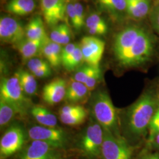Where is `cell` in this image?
Here are the masks:
<instances>
[{"instance_id":"cell-1","label":"cell","mask_w":159,"mask_h":159,"mask_svg":"<svg viewBox=\"0 0 159 159\" xmlns=\"http://www.w3.org/2000/svg\"><path fill=\"white\" fill-rule=\"evenodd\" d=\"M155 47L153 36L148 30L138 25H130L116 35L114 41V54L120 66L136 67L151 59Z\"/></svg>"},{"instance_id":"cell-2","label":"cell","mask_w":159,"mask_h":159,"mask_svg":"<svg viewBox=\"0 0 159 159\" xmlns=\"http://www.w3.org/2000/svg\"><path fill=\"white\" fill-rule=\"evenodd\" d=\"M159 106V93L153 89H148L126 109L120 120V127L123 137L129 142H138L147 136L148 127Z\"/></svg>"},{"instance_id":"cell-3","label":"cell","mask_w":159,"mask_h":159,"mask_svg":"<svg viewBox=\"0 0 159 159\" xmlns=\"http://www.w3.org/2000/svg\"><path fill=\"white\" fill-rule=\"evenodd\" d=\"M91 117L101 125L104 130L120 136V119L108 93L98 90L90 97Z\"/></svg>"},{"instance_id":"cell-4","label":"cell","mask_w":159,"mask_h":159,"mask_svg":"<svg viewBox=\"0 0 159 159\" xmlns=\"http://www.w3.org/2000/svg\"><path fill=\"white\" fill-rule=\"evenodd\" d=\"M104 130L93 118L77 138L74 147L78 154L85 159L101 158Z\"/></svg>"},{"instance_id":"cell-5","label":"cell","mask_w":159,"mask_h":159,"mask_svg":"<svg viewBox=\"0 0 159 159\" xmlns=\"http://www.w3.org/2000/svg\"><path fill=\"white\" fill-rule=\"evenodd\" d=\"M0 98L10 104L21 118L25 117L28 115L33 106L31 101L24 93L15 75L8 78H1Z\"/></svg>"},{"instance_id":"cell-6","label":"cell","mask_w":159,"mask_h":159,"mask_svg":"<svg viewBox=\"0 0 159 159\" xmlns=\"http://www.w3.org/2000/svg\"><path fill=\"white\" fill-rule=\"evenodd\" d=\"M27 130L30 140L45 142L63 150H66L71 142L70 133L58 125L48 127L35 125H30Z\"/></svg>"},{"instance_id":"cell-7","label":"cell","mask_w":159,"mask_h":159,"mask_svg":"<svg viewBox=\"0 0 159 159\" xmlns=\"http://www.w3.org/2000/svg\"><path fill=\"white\" fill-rule=\"evenodd\" d=\"M27 130L18 123H12L0 139V159H7L20 152L26 144Z\"/></svg>"},{"instance_id":"cell-8","label":"cell","mask_w":159,"mask_h":159,"mask_svg":"<svg viewBox=\"0 0 159 159\" xmlns=\"http://www.w3.org/2000/svg\"><path fill=\"white\" fill-rule=\"evenodd\" d=\"M134 149V147L123 136H116L104 130L102 159H133Z\"/></svg>"},{"instance_id":"cell-9","label":"cell","mask_w":159,"mask_h":159,"mask_svg":"<svg viewBox=\"0 0 159 159\" xmlns=\"http://www.w3.org/2000/svg\"><path fill=\"white\" fill-rule=\"evenodd\" d=\"M66 150L53 146L48 143L31 140L15 155L14 159H67Z\"/></svg>"},{"instance_id":"cell-10","label":"cell","mask_w":159,"mask_h":159,"mask_svg":"<svg viewBox=\"0 0 159 159\" xmlns=\"http://www.w3.org/2000/svg\"><path fill=\"white\" fill-rule=\"evenodd\" d=\"M69 0H40L42 14L45 23L51 28L67 21V6Z\"/></svg>"},{"instance_id":"cell-11","label":"cell","mask_w":159,"mask_h":159,"mask_svg":"<svg viewBox=\"0 0 159 159\" xmlns=\"http://www.w3.org/2000/svg\"><path fill=\"white\" fill-rule=\"evenodd\" d=\"M0 38L2 42L15 46L26 38L25 29L16 18L8 16L1 17Z\"/></svg>"},{"instance_id":"cell-12","label":"cell","mask_w":159,"mask_h":159,"mask_svg":"<svg viewBox=\"0 0 159 159\" xmlns=\"http://www.w3.org/2000/svg\"><path fill=\"white\" fill-rule=\"evenodd\" d=\"M84 62L88 65L99 66L105 49V43L95 36L83 37L80 43Z\"/></svg>"},{"instance_id":"cell-13","label":"cell","mask_w":159,"mask_h":159,"mask_svg":"<svg viewBox=\"0 0 159 159\" xmlns=\"http://www.w3.org/2000/svg\"><path fill=\"white\" fill-rule=\"evenodd\" d=\"M67 87V81L61 78L52 80L44 86L42 98L49 106H54L65 99Z\"/></svg>"},{"instance_id":"cell-14","label":"cell","mask_w":159,"mask_h":159,"mask_svg":"<svg viewBox=\"0 0 159 159\" xmlns=\"http://www.w3.org/2000/svg\"><path fill=\"white\" fill-rule=\"evenodd\" d=\"M90 93L85 84L72 79L67 84L65 100L68 103L82 105L90 98Z\"/></svg>"},{"instance_id":"cell-15","label":"cell","mask_w":159,"mask_h":159,"mask_svg":"<svg viewBox=\"0 0 159 159\" xmlns=\"http://www.w3.org/2000/svg\"><path fill=\"white\" fill-rule=\"evenodd\" d=\"M62 46L52 41L48 37L41 48V54L45 58L51 67L57 68L61 64Z\"/></svg>"},{"instance_id":"cell-16","label":"cell","mask_w":159,"mask_h":159,"mask_svg":"<svg viewBox=\"0 0 159 159\" xmlns=\"http://www.w3.org/2000/svg\"><path fill=\"white\" fill-rule=\"evenodd\" d=\"M47 39L44 40H31L25 38L14 47L23 60H29L35 57L39 53H41V48Z\"/></svg>"},{"instance_id":"cell-17","label":"cell","mask_w":159,"mask_h":159,"mask_svg":"<svg viewBox=\"0 0 159 159\" xmlns=\"http://www.w3.org/2000/svg\"><path fill=\"white\" fill-rule=\"evenodd\" d=\"M30 113L39 125L48 127L58 125V120L55 114L41 105H33L30 110Z\"/></svg>"},{"instance_id":"cell-18","label":"cell","mask_w":159,"mask_h":159,"mask_svg":"<svg viewBox=\"0 0 159 159\" xmlns=\"http://www.w3.org/2000/svg\"><path fill=\"white\" fill-rule=\"evenodd\" d=\"M35 8V0H10L5 6L7 11L18 16L29 15Z\"/></svg>"},{"instance_id":"cell-19","label":"cell","mask_w":159,"mask_h":159,"mask_svg":"<svg viewBox=\"0 0 159 159\" xmlns=\"http://www.w3.org/2000/svg\"><path fill=\"white\" fill-rule=\"evenodd\" d=\"M18 80L22 90L26 96H32L37 94L38 90L35 77L29 71L20 69L14 74Z\"/></svg>"},{"instance_id":"cell-20","label":"cell","mask_w":159,"mask_h":159,"mask_svg":"<svg viewBox=\"0 0 159 159\" xmlns=\"http://www.w3.org/2000/svg\"><path fill=\"white\" fill-rule=\"evenodd\" d=\"M26 38L31 40H44L48 37L42 18L36 16L31 18L25 27Z\"/></svg>"},{"instance_id":"cell-21","label":"cell","mask_w":159,"mask_h":159,"mask_svg":"<svg viewBox=\"0 0 159 159\" xmlns=\"http://www.w3.org/2000/svg\"><path fill=\"white\" fill-rule=\"evenodd\" d=\"M85 27L89 33L93 36L104 35L108 31L105 20L96 12L90 14L85 20Z\"/></svg>"},{"instance_id":"cell-22","label":"cell","mask_w":159,"mask_h":159,"mask_svg":"<svg viewBox=\"0 0 159 159\" xmlns=\"http://www.w3.org/2000/svg\"><path fill=\"white\" fill-rule=\"evenodd\" d=\"M126 12L130 17L140 20L146 17L150 7L149 0H126Z\"/></svg>"},{"instance_id":"cell-23","label":"cell","mask_w":159,"mask_h":159,"mask_svg":"<svg viewBox=\"0 0 159 159\" xmlns=\"http://www.w3.org/2000/svg\"><path fill=\"white\" fill-rule=\"evenodd\" d=\"M71 36L72 33L70 26L67 23H63L52 28L49 37L52 41L61 46H66L70 43Z\"/></svg>"},{"instance_id":"cell-24","label":"cell","mask_w":159,"mask_h":159,"mask_svg":"<svg viewBox=\"0 0 159 159\" xmlns=\"http://www.w3.org/2000/svg\"><path fill=\"white\" fill-rule=\"evenodd\" d=\"M18 116L16 110L4 100L0 98V127L1 130L7 129Z\"/></svg>"},{"instance_id":"cell-25","label":"cell","mask_w":159,"mask_h":159,"mask_svg":"<svg viewBox=\"0 0 159 159\" xmlns=\"http://www.w3.org/2000/svg\"><path fill=\"white\" fill-rule=\"evenodd\" d=\"M102 9L112 14H119L126 11V0H94Z\"/></svg>"},{"instance_id":"cell-26","label":"cell","mask_w":159,"mask_h":159,"mask_svg":"<svg viewBox=\"0 0 159 159\" xmlns=\"http://www.w3.org/2000/svg\"><path fill=\"white\" fill-rule=\"evenodd\" d=\"M88 111L71 114H59V119L65 125L77 126L83 124L88 117Z\"/></svg>"},{"instance_id":"cell-27","label":"cell","mask_w":159,"mask_h":159,"mask_svg":"<svg viewBox=\"0 0 159 159\" xmlns=\"http://www.w3.org/2000/svg\"><path fill=\"white\" fill-rule=\"evenodd\" d=\"M84 61L83 55L80 44H79L73 53L68 58V60L63 64V66L67 70L73 71L81 67L82 64Z\"/></svg>"},{"instance_id":"cell-28","label":"cell","mask_w":159,"mask_h":159,"mask_svg":"<svg viewBox=\"0 0 159 159\" xmlns=\"http://www.w3.org/2000/svg\"><path fill=\"white\" fill-rule=\"evenodd\" d=\"M97 66H94L87 64L85 66L80 67L77 70V71L74 74L73 79L84 84L87 79L89 77V76Z\"/></svg>"},{"instance_id":"cell-29","label":"cell","mask_w":159,"mask_h":159,"mask_svg":"<svg viewBox=\"0 0 159 159\" xmlns=\"http://www.w3.org/2000/svg\"><path fill=\"white\" fill-rule=\"evenodd\" d=\"M159 134V106L154 114L148 130V144Z\"/></svg>"},{"instance_id":"cell-30","label":"cell","mask_w":159,"mask_h":159,"mask_svg":"<svg viewBox=\"0 0 159 159\" xmlns=\"http://www.w3.org/2000/svg\"><path fill=\"white\" fill-rule=\"evenodd\" d=\"M102 79V70L100 66H97L85 82V85L90 91H93Z\"/></svg>"},{"instance_id":"cell-31","label":"cell","mask_w":159,"mask_h":159,"mask_svg":"<svg viewBox=\"0 0 159 159\" xmlns=\"http://www.w3.org/2000/svg\"><path fill=\"white\" fill-rule=\"evenodd\" d=\"M74 7L77 18V27L75 30L80 31L81 29L85 26V14L83 5L77 1H74Z\"/></svg>"},{"instance_id":"cell-32","label":"cell","mask_w":159,"mask_h":159,"mask_svg":"<svg viewBox=\"0 0 159 159\" xmlns=\"http://www.w3.org/2000/svg\"><path fill=\"white\" fill-rule=\"evenodd\" d=\"M87 109L81 104H75L68 103L64 105L59 110V114H71L82 112Z\"/></svg>"},{"instance_id":"cell-33","label":"cell","mask_w":159,"mask_h":159,"mask_svg":"<svg viewBox=\"0 0 159 159\" xmlns=\"http://www.w3.org/2000/svg\"><path fill=\"white\" fill-rule=\"evenodd\" d=\"M67 17L75 30L77 27V18L74 7V0H69L67 6Z\"/></svg>"},{"instance_id":"cell-34","label":"cell","mask_w":159,"mask_h":159,"mask_svg":"<svg viewBox=\"0 0 159 159\" xmlns=\"http://www.w3.org/2000/svg\"><path fill=\"white\" fill-rule=\"evenodd\" d=\"M35 77L47 78L51 75V66L49 64L45 66L40 67L30 71Z\"/></svg>"},{"instance_id":"cell-35","label":"cell","mask_w":159,"mask_h":159,"mask_svg":"<svg viewBox=\"0 0 159 159\" xmlns=\"http://www.w3.org/2000/svg\"><path fill=\"white\" fill-rule=\"evenodd\" d=\"M79 45L77 43H69L68 44L64 46L62 48L61 51V64L63 65L68 58L73 53L75 49Z\"/></svg>"},{"instance_id":"cell-36","label":"cell","mask_w":159,"mask_h":159,"mask_svg":"<svg viewBox=\"0 0 159 159\" xmlns=\"http://www.w3.org/2000/svg\"><path fill=\"white\" fill-rule=\"evenodd\" d=\"M137 159H159V152H143Z\"/></svg>"},{"instance_id":"cell-37","label":"cell","mask_w":159,"mask_h":159,"mask_svg":"<svg viewBox=\"0 0 159 159\" xmlns=\"http://www.w3.org/2000/svg\"><path fill=\"white\" fill-rule=\"evenodd\" d=\"M152 18L154 25L159 33V5L156 6L152 12Z\"/></svg>"},{"instance_id":"cell-38","label":"cell","mask_w":159,"mask_h":159,"mask_svg":"<svg viewBox=\"0 0 159 159\" xmlns=\"http://www.w3.org/2000/svg\"><path fill=\"white\" fill-rule=\"evenodd\" d=\"M148 146L159 151V134L155 137L153 140L148 144Z\"/></svg>"}]
</instances>
